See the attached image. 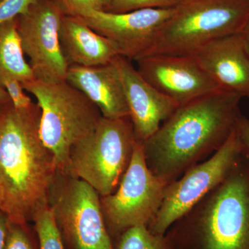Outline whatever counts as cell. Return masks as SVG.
<instances>
[{"instance_id":"6da1fadb","label":"cell","mask_w":249,"mask_h":249,"mask_svg":"<svg viewBox=\"0 0 249 249\" xmlns=\"http://www.w3.org/2000/svg\"><path fill=\"white\" fill-rule=\"evenodd\" d=\"M242 98L217 90L183 106L142 142L147 167L167 184L225 143L240 117Z\"/></svg>"},{"instance_id":"7a4b0ae2","label":"cell","mask_w":249,"mask_h":249,"mask_svg":"<svg viewBox=\"0 0 249 249\" xmlns=\"http://www.w3.org/2000/svg\"><path fill=\"white\" fill-rule=\"evenodd\" d=\"M40 109L18 110L0 106V183L2 210L10 222L26 225L36 210L49 202L56 178L53 155L39 133Z\"/></svg>"},{"instance_id":"3957f363","label":"cell","mask_w":249,"mask_h":249,"mask_svg":"<svg viewBox=\"0 0 249 249\" xmlns=\"http://www.w3.org/2000/svg\"><path fill=\"white\" fill-rule=\"evenodd\" d=\"M171 228L186 249H249V157Z\"/></svg>"},{"instance_id":"277c9868","label":"cell","mask_w":249,"mask_h":249,"mask_svg":"<svg viewBox=\"0 0 249 249\" xmlns=\"http://www.w3.org/2000/svg\"><path fill=\"white\" fill-rule=\"evenodd\" d=\"M249 21V0H182L144 55H195L214 40L239 34Z\"/></svg>"},{"instance_id":"5b68a950","label":"cell","mask_w":249,"mask_h":249,"mask_svg":"<svg viewBox=\"0 0 249 249\" xmlns=\"http://www.w3.org/2000/svg\"><path fill=\"white\" fill-rule=\"evenodd\" d=\"M22 85L37 100L40 138L53 155L58 173L65 174L71 149L94 129L102 117L101 111L67 80L35 78Z\"/></svg>"},{"instance_id":"8992f818","label":"cell","mask_w":249,"mask_h":249,"mask_svg":"<svg viewBox=\"0 0 249 249\" xmlns=\"http://www.w3.org/2000/svg\"><path fill=\"white\" fill-rule=\"evenodd\" d=\"M137 140L129 117H101L89 134L70 152L66 173L83 180L100 196L117 189L128 168Z\"/></svg>"},{"instance_id":"52a82bcc","label":"cell","mask_w":249,"mask_h":249,"mask_svg":"<svg viewBox=\"0 0 249 249\" xmlns=\"http://www.w3.org/2000/svg\"><path fill=\"white\" fill-rule=\"evenodd\" d=\"M49 204L68 249H116L105 222L101 196L88 183L57 173Z\"/></svg>"},{"instance_id":"ba28073f","label":"cell","mask_w":249,"mask_h":249,"mask_svg":"<svg viewBox=\"0 0 249 249\" xmlns=\"http://www.w3.org/2000/svg\"><path fill=\"white\" fill-rule=\"evenodd\" d=\"M167 183L147 167L142 143L137 141L132 160L117 189L101 196L105 222L111 239L119 240L126 231L148 227L160 211Z\"/></svg>"},{"instance_id":"9c48e42d","label":"cell","mask_w":249,"mask_h":249,"mask_svg":"<svg viewBox=\"0 0 249 249\" xmlns=\"http://www.w3.org/2000/svg\"><path fill=\"white\" fill-rule=\"evenodd\" d=\"M242 155L235 129L217 152L187 170L165 186L163 201L157 215L147 227L157 235H164L173 224L188 213L218 186Z\"/></svg>"},{"instance_id":"30bf717a","label":"cell","mask_w":249,"mask_h":249,"mask_svg":"<svg viewBox=\"0 0 249 249\" xmlns=\"http://www.w3.org/2000/svg\"><path fill=\"white\" fill-rule=\"evenodd\" d=\"M64 16L52 0H37L27 12L16 18L23 51L37 79L66 80L70 65L60 41Z\"/></svg>"},{"instance_id":"8fae6325","label":"cell","mask_w":249,"mask_h":249,"mask_svg":"<svg viewBox=\"0 0 249 249\" xmlns=\"http://www.w3.org/2000/svg\"><path fill=\"white\" fill-rule=\"evenodd\" d=\"M173 10L145 9L122 14L92 10L77 18L111 40L121 56L135 61L151 48Z\"/></svg>"},{"instance_id":"7c38bea8","label":"cell","mask_w":249,"mask_h":249,"mask_svg":"<svg viewBox=\"0 0 249 249\" xmlns=\"http://www.w3.org/2000/svg\"><path fill=\"white\" fill-rule=\"evenodd\" d=\"M135 61L142 78L178 106L221 89L194 55H147Z\"/></svg>"},{"instance_id":"4fadbf2b","label":"cell","mask_w":249,"mask_h":249,"mask_svg":"<svg viewBox=\"0 0 249 249\" xmlns=\"http://www.w3.org/2000/svg\"><path fill=\"white\" fill-rule=\"evenodd\" d=\"M112 61L124 86L136 139L143 142L158 130L178 106L144 79L130 60L118 55Z\"/></svg>"},{"instance_id":"5bb4252c","label":"cell","mask_w":249,"mask_h":249,"mask_svg":"<svg viewBox=\"0 0 249 249\" xmlns=\"http://www.w3.org/2000/svg\"><path fill=\"white\" fill-rule=\"evenodd\" d=\"M194 56L221 89L249 99V55L240 33L213 41Z\"/></svg>"},{"instance_id":"9a60e30c","label":"cell","mask_w":249,"mask_h":249,"mask_svg":"<svg viewBox=\"0 0 249 249\" xmlns=\"http://www.w3.org/2000/svg\"><path fill=\"white\" fill-rule=\"evenodd\" d=\"M66 80L89 98L103 117L129 118L124 86L113 61L94 67L71 65L67 71Z\"/></svg>"},{"instance_id":"2e32d148","label":"cell","mask_w":249,"mask_h":249,"mask_svg":"<svg viewBox=\"0 0 249 249\" xmlns=\"http://www.w3.org/2000/svg\"><path fill=\"white\" fill-rule=\"evenodd\" d=\"M60 41L70 66H99L120 55L117 47L111 40L74 16L65 15L62 17Z\"/></svg>"},{"instance_id":"e0dca14e","label":"cell","mask_w":249,"mask_h":249,"mask_svg":"<svg viewBox=\"0 0 249 249\" xmlns=\"http://www.w3.org/2000/svg\"><path fill=\"white\" fill-rule=\"evenodd\" d=\"M16 18L0 25V70L10 73L21 83L35 79L29 62L24 58Z\"/></svg>"},{"instance_id":"ac0fdd59","label":"cell","mask_w":249,"mask_h":249,"mask_svg":"<svg viewBox=\"0 0 249 249\" xmlns=\"http://www.w3.org/2000/svg\"><path fill=\"white\" fill-rule=\"evenodd\" d=\"M116 249H186L173 229L164 235H157L145 226L126 231L119 237Z\"/></svg>"},{"instance_id":"d6986e66","label":"cell","mask_w":249,"mask_h":249,"mask_svg":"<svg viewBox=\"0 0 249 249\" xmlns=\"http://www.w3.org/2000/svg\"><path fill=\"white\" fill-rule=\"evenodd\" d=\"M32 219L35 223L39 249H65L49 202L36 210Z\"/></svg>"},{"instance_id":"ffe728a7","label":"cell","mask_w":249,"mask_h":249,"mask_svg":"<svg viewBox=\"0 0 249 249\" xmlns=\"http://www.w3.org/2000/svg\"><path fill=\"white\" fill-rule=\"evenodd\" d=\"M0 85L9 93L11 103L18 110H29L35 106L24 92L22 83L7 72L0 70Z\"/></svg>"},{"instance_id":"44dd1931","label":"cell","mask_w":249,"mask_h":249,"mask_svg":"<svg viewBox=\"0 0 249 249\" xmlns=\"http://www.w3.org/2000/svg\"><path fill=\"white\" fill-rule=\"evenodd\" d=\"M182 0H112L106 11L122 14L145 9H171Z\"/></svg>"},{"instance_id":"7402d4cb","label":"cell","mask_w":249,"mask_h":249,"mask_svg":"<svg viewBox=\"0 0 249 249\" xmlns=\"http://www.w3.org/2000/svg\"><path fill=\"white\" fill-rule=\"evenodd\" d=\"M4 249H35L26 225L10 222Z\"/></svg>"},{"instance_id":"603a6c76","label":"cell","mask_w":249,"mask_h":249,"mask_svg":"<svg viewBox=\"0 0 249 249\" xmlns=\"http://www.w3.org/2000/svg\"><path fill=\"white\" fill-rule=\"evenodd\" d=\"M37 0H0V25L27 12Z\"/></svg>"},{"instance_id":"cb8c5ba5","label":"cell","mask_w":249,"mask_h":249,"mask_svg":"<svg viewBox=\"0 0 249 249\" xmlns=\"http://www.w3.org/2000/svg\"><path fill=\"white\" fill-rule=\"evenodd\" d=\"M65 16L79 17L92 10H102L94 0H52Z\"/></svg>"},{"instance_id":"d4e9b609","label":"cell","mask_w":249,"mask_h":249,"mask_svg":"<svg viewBox=\"0 0 249 249\" xmlns=\"http://www.w3.org/2000/svg\"><path fill=\"white\" fill-rule=\"evenodd\" d=\"M235 130L240 142L242 153L249 157V119L241 114L236 121Z\"/></svg>"},{"instance_id":"484cf974","label":"cell","mask_w":249,"mask_h":249,"mask_svg":"<svg viewBox=\"0 0 249 249\" xmlns=\"http://www.w3.org/2000/svg\"><path fill=\"white\" fill-rule=\"evenodd\" d=\"M9 218L6 213L0 209V249H4L7 240Z\"/></svg>"},{"instance_id":"4316f807","label":"cell","mask_w":249,"mask_h":249,"mask_svg":"<svg viewBox=\"0 0 249 249\" xmlns=\"http://www.w3.org/2000/svg\"><path fill=\"white\" fill-rule=\"evenodd\" d=\"M240 34L246 50H247V53L249 55V21L246 24L245 27L243 28V29L240 31Z\"/></svg>"},{"instance_id":"83f0119b","label":"cell","mask_w":249,"mask_h":249,"mask_svg":"<svg viewBox=\"0 0 249 249\" xmlns=\"http://www.w3.org/2000/svg\"><path fill=\"white\" fill-rule=\"evenodd\" d=\"M11 102L9 93L0 85V106H4Z\"/></svg>"},{"instance_id":"f1b7e54d","label":"cell","mask_w":249,"mask_h":249,"mask_svg":"<svg viewBox=\"0 0 249 249\" xmlns=\"http://www.w3.org/2000/svg\"><path fill=\"white\" fill-rule=\"evenodd\" d=\"M96 4L100 6L103 11H106L109 6H110L112 0H94Z\"/></svg>"},{"instance_id":"f546056e","label":"cell","mask_w":249,"mask_h":249,"mask_svg":"<svg viewBox=\"0 0 249 249\" xmlns=\"http://www.w3.org/2000/svg\"><path fill=\"white\" fill-rule=\"evenodd\" d=\"M4 201V190H3L2 186L0 183V209L2 207L3 203Z\"/></svg>"}]
</instances>
